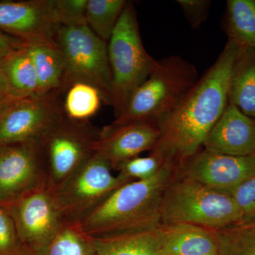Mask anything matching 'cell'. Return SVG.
<instances>
[{"instance_id":"1","label":"cell","mask_w":255,"mask_h":255,"mask_svg":"<svg viewBox=\"0 0 255 255\" xmlns=\"http://www.w3.org/2000/svg\"><path fill=\"white\" fill-rule=\"evenodd\" d=\"M243 48L228 40L216 62L173 112L157 123L160 137L153 150L161 152L165 161L179 167L201 150L229 103L231 74Z\"/></svg>"},{"instance_id":"2","label":"cell","mask_w":255,"mask_h":255,"mask_svg":"<svg viewBox=\"0 0 255 255\" xmlns=\"http://www.w3.org/2000/svg\"><path fill=\"white\" fill-rule=\"evenodd\" d=\"M178 167L165 161L154 177L117 188L92 211L80 226L92 238L162 226L160 204Z\"/></svg>"},{"instance_id":"3","label":"cell","mask_w":255,"mask_h":255,"mask_svg":"<svg viewBox=\"0 0 255 255\" xmlns=\"http://www.w3.org/2000/svg\"><path fill=\"white\" fill-rule=\"evenodd\" d=\"M198 80L196 67L179 55L157 60L148 78L132 94L112 124L158 123L173 112Z\"/></svg>"},{"instance_id":"4","label":"cell","mask_w":255,"mask_h":255,"mask_svg":"<svg viewBox=\"0 0 255 255\" xmlns=\"http://www.w3.org/2000/svg\"><path fill=\"white\" fill-rule=\"evenodd\" d=\"M160 219L162 226L184 223L219 230L242 221L243 215L232 196L177 173L162 196Z\"/></svg>"},{"instance_id":"5","label":"cell","mask_w":255,"mask_h":255,"mask_svg":"<svg viewBox=\"0 0 255 255\" xmlns=\"http://www.w3.org/2000/svg\"><path fill=\"white\" fill-rule=\"evenodd\" d=\"M112 75L114 117L123 112L128 101L152 72L156 61L145 49L139 31L136 11L127 2L108 42Z\"/></svg>"},{"instance_id":"6","label":"cell","mask_w":255,"mask_h":255,"mask_svg":"<svg viewBox=\"0 0 255 255\" xmlns=\"http://www.w3.org/2000/svg\"><path fill=\"white\" fill-rule=\"evenodd\" d=\"M54 42L65 64L62 91L74 82H86L101 92L106 105L112 106L108 43L96 36L87 24L60 26Z\"/></svg>"},{"instance_id":"7","label":"cell","mask_w":255,"mask_h":255,"mask_svg":"<svg viewBox=\"0 0 255 255\" xmlns=\"http://www.w3.org/2000/svg\"><path fill=\"white\" fill-rule=\"evenodd\" d=\"M100 131L90 122H75L63 115L38 140L51 189L95 153Z\"/></svg>"},{"instance_id":"8","label":"cell","mask_w":255,"mask_h":255,"mask_svg":"<svg viewBox=\"0 0 255 255\" xmlns=\"http://www.w3.org/2000/svg\"><path fill=\"white\" fill-rule=\"evenodd\" d=\"M95 152L68 179L52 189L65 222L80 223L124 184Z\"/></svg>"},{"instance_id":"9","label":"cell","mask_w":255,"mask_h":255,"mask_svg":"<svg viewBox=\"0 0 255 255\" xmlns=\"http://www.w3.org/2000/svg\"><path fill=\"white\" fill-rule=\"evenodd\" d=\"M49 186L38 140L0 145V205Z\"/></svg>"},{"instance_id":"10","label":"cell","mask_w":255,"mask_h":255,"mask_svg":"<svg viewBox=\"0 0 255 255\" xmlns=\"http://www.w3.org/2000/svg\"><path fill=\"white\" fill-rule=\"evenodd\" d=\"M61 93L13 101L0 117V145L40 140L63 116Z\"/></svg>"},{"instance_id":"11","label":"cell","mask_w":255,"mask_h":255,"mask_svg":"<svg viewBox=\"0 0 255 255\" xmlns=\"http://www.w3.org/2000/svg\"><path fill=\"white\" fill-rule=\"evenodd\" d=\"M6 208L26 251L47 246L65 222L49 186L30 193Z\"/></svg>"},{"instance_id":"12","label":"cell","mask_w":255,"mask_h":255,"mask_svg":"<svg viewBox=\"0 0 255 255\" xmlns=\"http://www.w3.org/2000/svg\"><path fill=\"white\" fill-rule=\"evenodd\" d=\"M177 173L231 196L241 184L255 175V154L233 156L201 149L178 168Z\"/></svg>"},{"instance_id":"13","label":"cell","mask_w":255,"mask_h":255,"mask_svg":"<svg viewBox=\"0 0 255 255\" xmlns=\"http://www.w3.org/2000/svg\"><path fill=\"white\" fill-rule=\"evenodd\" d=\"M53 0L0 1V31L24 42H54Z\"/></svg>"},{"instance_id":"14","label":"cell","mask_w":255,"mask_h":255,"mask_svg":"<svg viewBox=\"0 0 255 255\" xmlns=\"http://www.w3.org/2000/svg\"><path fill=\"white\" fill-rule=\"evenodd\" d=\"M160 137L158 124L152 122L111 124L101 128L97 152L117 170L128 159L152 150Z\"/></svg>"},{"instance_id":"15","label":"cell","mask_w":255,"mask_h":255,"mask_svg":"<svg viewBox=\"0 0 255 255\" xmlns=\"http://www.w3.org/2000/svg\"><path fill=\"white\" fill-rule=\"evenodd\" d=\"M204 149L224 155L255 154V119L228 103L204 140Z\"/></svg>"},{"instance_id":"16","label":"cell","mask_w":255,"mask_h":255,"mask_svg":"<svg viewBox=\"0 0 255 255\" xmlns=\"http://www.w3.org/2000/svg\"><path fill=\"white\" fill-rule=\"evenodd\" d=\"M163 226L92 238L97 255H161Z\"/></svg>"},{"instance_id":"17","label":"cell","mask_w":255,"mask_h":255,"mask_svg":"<svg viewBox=\"0 0 255 255\" xmlns=\"http://www.w3.org/2000/svg\"><path fill=\"white\" fill-rule=\"evenodd\" d=\"M163 228L161 255H219L214 230L184 223Z\"/></svg>"},{"instance_id":"18","label":"cell","mask_w":255,"mask_h":255,"mask_svg":"<svg viewBox=\"0 0 255 255\" xmlns=\"http://www.w3.org/2000/svg\"><path fill=\"white\" fill-rule=\"evenodd\" d=\"M36 70L38 96L62 91L65 64L55 42H23Z\"/></svg>"},{"instance_id":"19","label":"cell","mask_w":255,"mask_h":255,"mask_svg":"<svg viewBox=\"0 0 255 255\" xmlns=\"http://www.w3.org/2000/svg\"><path fill=\"white\" fill-rule=\"evenodd\" d=\"M0 68L16 100L38 97V83L36 70L23 44L0 58Z\"/></svg>"},{"instance_id":"20","label":"cell","mask_w":255,"mask_h":255,"mask_svg":"<svg viewBox=\"0 0 255 255\" xmlns=\"http://www.w3.org/2000/svg\"><path fill=\"white\" fill-rule=\"evenodd\" d=\"M229 103L255 119V48L242 50L233 67L229 86Z\"/></svg>"},{"instance_id":"21","label":"cell","mask_w":255,"mask_h":255,"mask_svg":"<svg viewBox=\"0 0 255 255\" xmlns=\"http://www.w3.org/2000/svg\"><path fill=\"white\" fill-rule=\"evenodd\" d=\"M63 115L75 122H90L104 102L101 92L86 82H74L62 91Z\"/></svg>"},{"instance_id":"22","label":"cell","mask_w":255,"mask_h":255,"mask_svg":"<svg viewBox=\"0 0 255 255\" xmlns=\"http://www.w3.org/2000/svg\"><path fill=\"white\" fill-rule=\"evenodd\" d=\"M26 255H97L92 238L80 223H64L59 233L47 246L26 251Z\"/></svg>"},{"instance_id":"23","label":"cell","mask_w":255,"mask_h":255,"mask_svg":"<svg viewBox=\"0 0 255 255\" xmlns=\"http://www.w3.org/2000/svg\"><path fill=\"white\" fill-rule=\"evenodd\" d=\"M226 31L228 40L255 48V0H228Z\"/></svg>"},{"instance_id":"24","label":"cell","mask_w":255,"mask_h":255,"mask_svg":"<svg viewBox=\"0 0 255 255\" xmlns=\"http://www.w3.org/2000/svg\"><path fill=\"white\" fill-rule=\"evenodd\" d=\"M127 4L125 0H87V26L108 43Z\"/></svg>"},{"instance_id":"25","label":"cell","mask_w":255,"mask_h":255,"mask_svg":"<svg viewBox=\"0 0 255 255\" xmlns=\"http://www.w3.org/2000/svg\"><path fill=\"white\" fill-rule=\"evenodd\" d=\"M219 255H255V219L214 230Z\"/></svg>"},{"instance_id":"26","label":"cell","mask_w":255,"mask_h":255,"mask_svg":"<svg viewBox=\"0 0 255 255\" xmlns=\"http://www.w3.org/2000/svg\"><path fill=\"white\" fill-rule=\"evenodd\" d=\"M165 159L159 151L152 150L146 157L128 159L119 166L117 177L124 183L150 179L159 172Z\"/></svg>"},{"instance_id":"27","label":"cell","mask_w":255,"mask_h":255,"mask_svg":"<svg viewBox=\"0 0 255 255\" xmlns=\"http://www.w3.org/2000/svg\"><path fill=\"white\" fill-rule=\"evenodd\" d=\"M14 220L4 206L0 205V255H26Z\"/></svg>"},{"instance_id":"28","label":"cell","mask_w":255,"mask_h":255,"mask_svg":"<svg viewBox=\"0 0 255 255\" xmlns=\"http://www.w3.org/2000/svg\"><path fill=\"white\" fill-rule=\"evenodd\" d=\"M87 0H53L55 18L60 26L87 24Z\"/></svg>"},{"instance_id":"29","label":"cell","mask_w":255,"mask_h":255,"mask_svg":"<svg viewBox=\"0 0 255 255\" xmlns=\"http://www.w3.org/2000/svg\"><path fill=\"white\" fill-rule=\"evenodd\" d=\"M231 196L241 210L243 220L255 219V175L241 184Z\"/></svg>"},{"instance_id":"30","label":"cell","mask_w":255,"mask_h":255,"mask_svg":"<svg viewBox=\"0 0 255 255\" xmlns=\"http://www.w3.org/2000/svg\"><path fill=\"white\" fill-rule=\"evenodd\" d=\"M177 2L194 29H198L206 21L211 4L209 0H177Z\"/></svg>"},{"instance_id":"31","label":"cell","mask_w":255,"mask_h":255,"mask_svg":"<svg viewBox=\"0 0 255 255\" xmlns=\"http://www.w3.org/2000/svg\"><path fill=\"white\" fill-rule=\"evenodd\" d=\"M24 41L0 31V58L21 46Z\"/></svg>"},{"instance_id":"32","label":"cell","mask_w":255,"mask_h":255,"mask_svg":"<svg viewBox=\"0 0 255 255\" xmlns=\"http://www.w3.org/2000/svg\"><path fill=\"white\" fill-rule=\"evenodd\" d=\"M11 100H16V99L11 97L9 87H8L7 83H6V79H5L2 71L0 68V102Z\"/></svg>"},{"instance_id":"33","label":"cell","mask_w":255,"mask_h":255,"mask_svg":"<svg viewBox=\"0 0 255 255\" xmlns=\"http://www.w3.org/2000/svg\"><path fill=\"white\" fill-rule=\"evenodd\" d=\"M15 100L3 101V102H0V117L2 115L3 113L6 111V109L9 107V105L12 103L13 101Z\"/></svg>"}]
</instances>
